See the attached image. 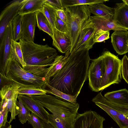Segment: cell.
<instances>
[{
	"instance_id": "obj_9",
	"label": "cell",
	"mask_w": 128,
	"mask_h": 128,
	"mask_svg": "<svg viewBox=\"0 0 128 128\" xmlns=\"http://www.w3.org/2000/svg\"><path fill=\"white\" fill-rule=\"evenodd\" d=\"M105 120L97 112L90 110L78 114L74 121L73 128H103Z\"/></svg>"
},
{
	"instance_id": "obj_31",
	"label": "cell",
	"mask_w": 128,
	"mask_h": 128,
	"mask_svg": "<svg viewBox=\"0 0 128 128\" xmlns=\"http://www.w3.org/2000/svg\"><path fill=\"white\" fill-rule=\"evenodd\" d=\"M16 104L19 111L18 114L19 120L22 124H24L28 121L31 112L25 106L20 100L17 101Z\"/></svg>"
},
{
	"instance_id": "obj_6",
	"label": "cell",
	"mask_w": 128,
	"mask_h": 128,
	"mask_svg": "<svg viewBox=\"0 0 128 128\" xmlns=\"http://www.w3.org/2000/svg\"><path fill=\"white\" fill-rule=\"evenodd\" d=\"M102 55L105 65V73L102 82L100 90L121 81L122 61L109 51H105Z\"/></svg>"
},
{
	"instance_id": "obj_11",
	"label": "cell",
	"mask_w": 128,
	"mask_h": 128,
	"mask_svg": "<svg viewBox=\"0 0 128 128\" xmlns=\"http://www.w3.org/2000/svg\"><path fill=\"white\" fill-rule=\"evenodd\" d=\"M28 1L15 0L2 11L0 16V39L2 37L7 26L15 16L18 14L19 10Z\"/></svg>"
},
{
	"instance_id": "obj_27",
	"label": "cell",
	"mask_w": 128,
	"mask_h": 128,
	"mask_svg": "<svg viewBox=\"0 0 128 128\" xmlns=\"http://www.w3.org/2000/svg\"><path fill=\"white\" fill-rule=\"evenodd\" d=\"M62 6L65 7L75 6L87 5L103 3L108 1L107 0H61Z\"/></svg>"
},
{
	"instance_id": "obj_40",
	"label": "cell",
	"mask_w": 128,
	"mask_h": 128,
	"mask_svg": "<svg viewBox=\"0 0 128 128\" xmlns=\"http://www.w3.org/2000/svg\"><path fill=\"white\" fill-rule=\"evenodd\" d=\"M6 75H3L0 73V89L4 86L9 84Z\"/></svg>"
},
{
	"instance_id": "obj_30",
	"label": "cell",
	"mask_w": 128,
	"mask_h": 128,
	"mask_svg": "<svg viewBox=\"0 0 128 128\" xmlns=\"http://www.w3.org/2000/svg\"><path fill=\"white\" fill-rule=\"evenodd\" d=\"M47 85L50 89L49 94L54 95L68 102L73 103H76V99L78 96H72L68 94L53 88L48 83H47Z\"/></svg>"
},
{
	"instance_id": "obj_17",
	"label": "cell",
	"mask_w": 128,
	"mask_h": 128,
	"mask_svg": "<svg viewBox=\"0 0 128 128\" xmlns=\"http://www.w3.org/2000/svg\"><path fill=\"white\" fill-rule=\"evenodd\" d=\"M95 30L91 28L82 30L76 43L72 51H76L84 48L90 50L95 43L94 38Z\"/></svg>"
},
{
	"instance_id": "obj_42",
	"label": "cell",
	"mask_w": 128,
	"mask_h": 128,
	"mask_svg": "<svg viewBox=\"0 0 128 128\" xmlns=\"http://www.w3.org/2000/svg\"><path fill=\"white\" fill-rule=\"evenodd\" d=\"M122 2H125L128 5V0H122Z\"/></svg>"
},
{
	"instance_id": "obj_44",
	"label": "cell",
	"mask_w": 128,
	"mask_h": 128,
	"mask_svg": "<svg viewBox=\"0 0 128 128\" xmlns=\"http://www.w3.org/2000/svg\"><path fill=\"white\" fill-rule=\"evenodd\" d=\"M6 128V126H2L0 128Z\"/></svg>"
},
{
	"instance_id": "obj_20",
	"label": "cell",
	"mask_w": 128,
	"mask_h": 128,
	"mask_svg": "<svg viewBox=\"0 0 128 128\" xmlns=\"http://www.w3.org/2000/svg\"><path fill=\"white\" fill-rule=\"evenodd\" d=\"M70 54L69 50L64 56L58 55L52 64L47 68L44 77L47 83L49 84L50 79L62 68Z\"/></svg>"
},
{
	"instance_id": "obj_41",
	"label": "cell",
	"mask_w": 128,
	"mask_h": 128,
	"mask_svg": "<svg viewBox=\"0 0 128 128\" xmlns=\"http://www.w3.org/2000/svg\"><path fill=\"white\" fill-rule=\"evenodd\" d=\"M40 120L44 128H55L50 123L46 122L40 119Z\"/></svg>"
},
{
	"instance_id": "obj_4",
	"label": "cell",
	"mask_w": 128,
	"mask_h": 128,
	"mask_svg": "<svg viewBox=\"0 0 128 128\" xmlns=\"http://www.w3.org/2000/svg\"><path fill=\"white\" fill-rule=\"evenodd\" d=\"M6 76L10 84L22 87H36L45 89L47 86L44 77H39L27 71L13 58L8 60Z\"/></svg>"
},
{
	"instance_id": "obj_43",
	"label": "cell",
	"mask_w": 128,
	"mask_h": 128,
	"mask_svg": "<svg viewBox=\"0 0 128 128\" xmlns=\"http://www.w3.org/2000/svg\"><path fill=\"white\" fill-rule=\"evenodd\" d=\"M7 128H12L11 125H10L8 127H7Z\"/></svg>"
},
{
	"instance_id": "obj_12",
	"label": "cell",
	"mask_w": 128,
	"mask_h": 128,
	"mask_svg": "<svg viewBox=\"0 0 128 128\" xmlns=\"http://www.w3.org/2000/svg\"><path fill=\"white\" fill-rule=\"evenodd\" d=\"M91 28L95 30L104 31L113 30H127L126 29L116 25L113 20H108L104 16H90L88 19L83 24L82 30Z\"/></svg>"
},
{
	"instance_id": "obj_33",
	"label": "cell",
	"mask_w": 128,
	"mask_h": 128,
	"mask_svg": "<svg viewBox=\"0 0 128 128\" xmlns=\"http://www.w3.org/2000/svg\"><path fill=\"white\" fill-rule=\"evenodd\" d=\"M109 35V31L100 30L95 32L94 36V43L101 42L108 39L110 38Z\"/></svg>"
},
{
	"instance_id": "obj_25",
	"label": "cell",
	"mask_w": 128,
	"mask_h": 128,
	"mask_svg": "<svg viewBox=\"0 0 128 128\" xmlns=\"http://www.w3.org/2000/svg\"><path fill=\"white\" fill-rule=\"evenodd\" d=\"M11 46V57L14 58L24 68L26 64L24 60L23 54L19 42L12 40Z\"/></svg>"
},
{
	"instance_id": "obj_2",
	"label": "cell",
	"mask_w": 128,
	"mask_h": 128,
	"mask_svg": "<svg viewBox=\"0 0 128 128\" xmlns=\"http://www.w3.org/2000/svg\"><path fill=\"white\" fill-rule=\"evenodd\" d=\"M19 42L26 64L23 68L36 76L44 77L47 68L58 55L56 50L47 44H39L21 39Z\"/></svg>"
},
{
	"instance_id": "obj_16",
	"label": "cell",
	"mask_w": 128,
	"mask_h": 128,
	"mask_svg": "<svg viewBox=\"0 0 128 128\" xmlns=\"http://www.w3.org/2000/svg\"><path fill=\"white\" fill-rule=\"evenodd\" d=\"M52 45L60 52L66 53L70 50L72 45L68 34L61 32L55 28L53 31Z\"/></svg>"
},
{
	"instance_id": "obj_14",
	"label": "cell",
	"mask_w": 128,
	"mask_h": 128,
	"mask_svg": "<svg viewBox=\"0 0 128 128\" xmlns=\"http://www.w3.org/2000/svg\"><path fill=\"white\" fill-rule=\"evenodd\" d=\"M18 99L22 102L26 108L40 119L46 122L50 123V114L32 98L28 95L19 94Z\"/></svg>"
},
{
	"instance_id": "obj_3",
	"label": "cell",
	"mask_w": 128,
	"mask_h": 128,
	"mask_svg": "<svg viewBox=\"0 0 128 128\" xmlns=\"http://www.w3.org/2000/svg\"><path fill=\"white\" fill-rule=\"evenodd\" d=\"M29 96L56 117L60 128H74V120L79 108L78 103L64 101L46 94Z\"/></svg>"
},
{
	"instance_id": "obj_39",
	"label": "cell",
	"mask_w": 128,
	"mask_h": 128,
	"mask_svg": "<svg viewBox=\"0 0 128 128\" xmlns=\"http://www.w3.org/2000/svg\"><path fill=\"white\" fill-rule=\"evenodd\" d=\"M56 13L57 17L67 24V16L64 9L57 10Z\"/></svg>"
},
{
	"instance_id": "obj_45",
	"label": "cell",
	"mask_w": 128,
	"mask_h": 128,
	"mask_svg": "<svg viewBox=\"0 0 128 128\" xmlns=\"http://www.w3.org/2000/svg\"><path fill=\"white\" fill-rule=\"evenodd\" d=\"M112 128V127H111V128Z\"/></svg>"
},
{
	"instance_id": "obj_7",
	"label": "cell",
	"mask_w": 128,
	"mask_h": 128,
	"mask_svg": "<svg viewBox=\"0 0 128 128\" xmlns=\"http://www.w3.org/2000/svg\"><path fill=\"white\" fill-rule=\"evenodd\" d=\"M105 73V65L102 55L98 58L92 60L89 66L88 78L89 85L93 91L100 90L101 85Z\"/></svg>"
},
{
	"instance_id": "obj_15",
	"label": "cell",
	"mask_w": 128,
	"mask_h": 128,
	"mask_svg": "<svg viewBox=\"0 0 128 128\" xmlns=\"http://www.w3.org/2000/svg\"><path fill=\"white\" fill-rule=\"evenodd\" d=\"M111 37L113 47L117 54L121 55L128 52V31H114Z\"/></svg>"
},
{
	"instance_id": "obj_38",
	"label": "cell",
	"mask_w": 128,
	"mask_h": 128,
	"mask_svg": "<svg viewBox=\"0 0 128 128\" xmlns=\"http://www.w3.org/2000/svg\"><path fill=\"white\" fill-rule=\"evenodd\" d=\"M46 2L57 10L63 9L61 0H46Z\"/></svg>"
},
{
	"instance_id": "obj_24",
	"label": "cell",
	"mask_w": 128,
	"mask_h": 128,
	"mask_svg": "<svg viewBox=\"0 0 128 128\" xmlns=\"http://www.w3.org/2000/svg\"><path fill=\"white\" fill-rule=\"evenodd\" d=\"M36 12L37 24L38 28L48 34L52 39V30L47 19L42 12L37 11Z\"/></svg>"
},
{
	"instance_id": "obj_34",
	"label": "cell",
	"mask_w": 128,
	"mask_h": 128,
	"mask_svg": "<svg viewBox=\"0 0 128 128\" xmlns=\"http://www.w3.org/2000/svg\"><path fill=\"white\" fill-rule=\"evenodd\" d=\"M28 123L32 125L33 128H44L40 118L35 114L31 112L28 120Z\"/></svg>"
},
{
	"instance_id": "obj_1",
	"label": "cell",
	"mask_w": 128,
	"mask_h": 128,
	"mask_svg": "<svg viewBox=\"0 0 128 128\" xmlns=\"http://www.w3.org/2000/svg\"><path fill=\"white\" fill-rule=\"evenodd\" d=\"M89 50L72 51L62 68L50 79V86L66 94L78 96L88 76Z\"/></svg>"
},
{
	"instance_id": "obj_5",
	"label": "cell",
	"mask_w": 128,
	"mask_h": 128,
	"mask_svg": "<svg viewBox=\"0 0 128 128\" xmlns=\"http://www.w3.org/2000/svg\"><path fill=\"white\" fill-rule=\"evenodd\" d=\"M64 8L67 18L68 34L72 42L70 50V53L76 43L83 24L88 19L91 13L87 5L68 6Z\"/></svg>"
},
{
	"instance_id": "obj_28",
	"label": "cell",
	"mask_w": 128,
	"mask_h": 128,
	"mask_svg": "<svg viewBox=\"0 0 128 128\" xmlns=\"http://www.w3.org/2000/svg\"><path fill=\"white\" fill-rule=\"evenodd\" d=\"M22 16L18 14L11 21L13 40L17 41L21 38Z\"/></svg>"
},
{
	"instance_id": "obj_19",
	"label": "cell",
	"mask_w": 128,
	"mask_h": 128,
	"mask_svg": "<svg viewBox=\"0 0 128 128\" xmlns=\"http://www.w3.org/2000/svg\"><path fill=\"white\" fill-rule=\"evenodd\" d=\"M104 96L113 104L128 108V90L126 88L107 92Z\"/></svg>"
},
{
	"instance_id": "obj_36",
	"label": "cell",
	"mask_w": 128,
	"mask_h": 128,
	"mask_svg": "<svg viewBox=\"0 0 128 128\" xmlns=\"http://www.w3.org/2000/svg\"><path fill=\"white\" fill-rule=\"evenodd\" d=\"M55 28L63 33L68 34L69 30L67 24L56 16L54 23Z\"/></svg>"
},
{
	"instance_id": "obj_13",
	"label": "cell",
	"mask_w": 128,
	"mask_h": 128,
	"mask_svg": "<svg viewBox=\"0 0 128 128\" xmlns=\"http://www.w3.org/2000/svg\"><path fill=\"white\" fill-rule=\"evenodd\" d=\"M22 16L20 39L29 42H34L35 29L37 24L36 12Z\"/></svg>"
},
{
	"instance_id": "obj_35",
	"label": "cell",
	"mask_w": 128,
	"mask_h": 128,
	"mask_svg": "<svg viewBox=\"0 0 128 128\" xmlns=\"http://www.w3.org/2000/svg\"><path fill=\"white\" fill-rule=\"evenodd\" d=\"M121 74L123 78L128 84V58L125 55L122 60Z\"/></svg>"
},
{
	"instance_id": "obj_21",
	"label": "cell",
	"mask_w": 128,
	"mask_h": 128,
	"mask_svg": "<svg viewBox=\"0 0 128 128\" xmlns=\"http://www.w3.org/2000/svg\"><path fill=\"white\" fill-rule=\"evenodd\" d=\"M91 13L95 16H104L108 20H113L114 8L108 6L103 3L89 5Z\"/></svg>"
},
{
	"instance_id": "obj_8",
	"label": "cell",
	"mask_w": 128,
	"mask_h": 128,
	"mask_svg": "<svg viewBox=\"0 0 128 128\" xmlns=\"http://www.w3.org/2000/svg\"><path fill=\"white\" fill-rule=\"evenodd\" d=\"M12 40L11 22L7 26L2 37L0 39V73L3 75H5L8 60L11 57Z\"/></svg>"
},
{
	"instance_id": "obj_18",
	"label": "cell",
	"mask_w": 128,
	"mask_h": 128,
	"mask_svg": "<svg viewBox=\"0 0 128 128\" xmlns=\"http://www.w3.org/2000/svg\"><path fill=\"white\" fill-rule=\"evenodd\" d=\"M113 21L117 26L128 30V5L125 2L116 3Z\"/></svg>"
},
{
	"instance_id": "obj_22",
	"label": "cell",
	"mask_w": 128,
	"mask_h": 128,
	"mask_svg": "<svg viewBox=\"0 0 128 128\" xmlns=\"http://www.w3.org/2000/svg\"><path fill=\"white\" fill-rule=\"evenodd\" d=\"M46 0H28L26 4L19 10L18 14L33 13L37 11L42 12L43 5Z\"/></svg>"
},
{
	"instance_id": "obj_37",
	"label": "cell",
	"mask_w": 128,
	"mask_h": 128,
	"mask_svg": "<svg viewBox=\"0 0 128 128\" xmlns=\"http://www.w3.org/2000/svg\"><path fill=\"white\" fill-rule=\"evenodd\" d=\"M118 118L122 126L120 128H128V112L125 114L119 113Z\"/></svg>"
},
{
	"instance_id": "obj_29",
	"label": "cell",
	"mask_w": 128,
	"mask_h": 128,
	"mask_svg": "<svg viewBox=\"0 0 128 128\" xmlns=\"http://www.w3.org/2000/svg\"><path fill=\"white\" fill-rule=\"evenodd\" d=\"M50 91V90L40 88L20 87L18 90V95H41L49 94Z\"/></svg>"
},
{
	"instance_id": "obj_26",
	"label": "cell",
	"mask_w": 128,
	"mask_h": 128,
	"mask_svg": "<svg viewBox=\"0 0 128 128\" xmlns=\"http://www.w3.org/2000/svg\"><path fill=\"white\" fill-rule=\"evenodd\" d=\"M57 10L46 1L43 4L42 12L49 21L52 28L53 32L55 28L54 23L56 16Z\"/></svg>"
},
{
	"instance_id": "obj_23",
	"label": "cell",
	"mask_w": 128,
	"mask_h": 128,
	"mask_svg": "<svg viewBox=\"0 0 128 128\" xmlns=\"http://www.w3.org/2000/svg\"><path fill=\"white\" fill-rule=\"evenodd\" d=\"M18 91L6 96L4 99L6 100L7 106L11 113L10 118L8 122L9 124L13 120L15 119L16 116L19 113L18 108L16 104L17 99L18 95Z\"/></svg>"
},
{
	"instance_id": "obj_32",
	"label": "cell",
	"mask_w": 128,
	"mask_h": 128,
	"mask_svg": "<svg viewBox=\"0 0 128 128\" xmlns=\"http://www.w3.org/2000/svg\"><path fill=\"white\" fill-rule=\"evenodd\" d=\"M7 104L6 100H1L0 106V128L6 126V123L8 122L7 119L9 111L7 107Z\"/></svg>"
},
{
	"instance_id": "obj_10",
	"label": "cell",
	"mask_w": 128,
	"mask_h": 128,
	"mask_svg": "<svg viewBox=\"0 0 128 128\" xmlns=\"http://www.w3.org/2000/svg\"><path fill=\"white\" fill-rule=\"evenodd\" d=\"M97 106L106 112L116 123L120 128L122 126L118 118L119 113L125 114L128 112V108L113 104L108 101L100 92L92 100Z\"/></svg>"
}]
</instances>
